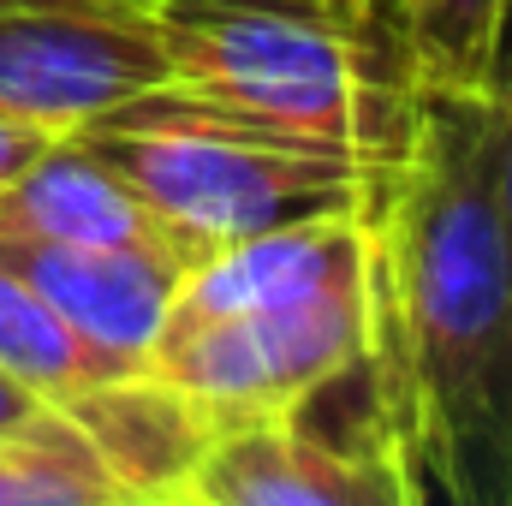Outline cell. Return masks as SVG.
<instances>
[{
	"instance_id": "6da1fadb",
	"label": "cell",
	"mask_w": 512,
	"mask_h": 506,
	"mask_svg": "<svg viewBox=\"0 0 512 506\" xmlns=\"http://www.w3.org/2000/svg\"><path fill=\"white\" fill-rule=\"evenodd\" d=\"M370 239V370L423 501L512 506V233L483 90L423 84Z\"/></svg>"
},
{
	"instance_id": "7a4b0ae2",
	"label": "cell",
	"mask_w": 512,
	"mask_h": 506,
	"mask_svg": "<svg viewBox=\"0 0 512 506\" xmlns=\"http://www.w3.org/2000/svg\"><path fill=\"white\" fill-rule=\"evenodd\" d=\"M376 346L370 215H316L197 256L143 370L215 429L298 411Z\"/></svg>"
},
{
	"instance_id": "3957f363",
	"label": "cell",
	"mask_w": 512,
	"mask_h": 506,
	"mask_svg": "<svg viewBox=\"0 0 512 506\" xmlns=\"http://www.w3.org/2000/svg\"><path fill=\"white\" fill-rule=\"evenodd\" d=\"M167 84L286 137L399 161L423 78L376 0H155Z\"/></svg>"
},
{
	"instance_id": "277c9868",
	"label": "cell",
	"mask_w": 512,
	"mask_h": 506,
	"mask_svg": "<svg viewBox=\"0 0 512 506\" xmlns=\"http://www.w3.org/2000/svg\"><path fill=\"white\" fill-rule=\"evenodd\" d=\"M78 137L108 155V167L161 215L191 262L292 221L370 215L393 173V161L286 137L173 84L102 114Z\"/></svg>"
},
{
	"instance_id": "5b68a950",
	"label": "cell",
	"mask_w": 512,
	"mask_h": 506,
	"mask_svg": "<svg viewBox=\"0 0 512 506\" xmlns=\"http://www.w3.org/2000/svg\"><path fill=\"white\" fill-rule=\"evenodd\" d=\"M167 78L155 0H0V120L66 137Z\"/></svg>"
},
{
	"instance_id": "8992f818",
	"label": "cell",
	"mask_w": 512,
	"mask_h": 506,
	"mask_svg": "<svg viewBox=\"0 0 512 506\" xmlns=\"http://www.w3.org/2000/svg\"><path fill=\"white\" fill-rule=\"evenodd\" d=\"M423 489L370 405L352 423H316V399L280 417L233 423L209 441L179 506H417Z\"/></svg>"
},
{
	"instance_id": "52a82bcc",
	"label": "cell",
	"mask_w": 512,
	"mask_h": 506,
	"mask_svg": "<svg viewBox=\"0 0 512 506\" xmlns=\"http://www.w3.org/2000/svg\"><path fill=\"white\" fill-rule=\"evenodd\" d=\"M0 262L24 274L114 370H143L191 268L185 256L143 245H54L12 233H0Z\"/></svg>"
},
{
	"instance_id": "ba28073f",
	"label": "cell",
	"mask_w": 512,
	"mask_h": 506,
	"mask_svg": "<svg viewBox=\"0 0 512 506\" xmlns=\"http://www.w3.org/2000/svg\"><path fill=\"white\" fill-rule=\"evenodd\" d=\"M102 453L114 483L131 506H179L191 471L203 465L209 441L221 435L173 381L126 370V376L90 381L66 399H54Z\"/></svg>"
},
{
	"instance_id": "9c48e42d",
	"label": "cell",
	"mask_w": 512,
	"mask_h": 506,
	"mask_svg": "<svg viewBox=\"0 0 512 506\" xmlns=\"http://www.w3.org/2000/svg\"><path fill=\"white\" fill-rule=\"evenodd\" d=\"M0 233H12V239H54V245H143V251L185 256L173 245V233L161 227V215L78 131L54 137L0 191Z\"/></svg>"
},
{
	"instance_id": "30bf717a",
	"label": "cell",
	"mask_w": 512,
	"mask_h": 506,
	"mask_svg": "<svg viewBox=\"0 0 512 506\" xmlns=\"http://www.w3.org/2000/svg\"><path fill=\"white\" fill-rule=\"evenodd\" d=\"M0 506H131L90 435L48 399L0 429Z\"/></svg>"
},
{
	"instance_id": "8fae6325",
	"label": "cell",
	"mask_w": 512,
	"mask_h": 506,
	"mask_svg": "<svg viewBox=\"0 0 512 506\" xmlns=\"http://www.w3.org/2000/svg\"><path fill=\"white\" fill-rule=\"evenodd\" d=\"M0 370L24 381L36 399H66L90 381L126 376L6 262H0Z\"/></svg>"
},
{
	"instance_id": "7c38bea8",
	"label": "cell",
	"mask_w": 512,
	"mask_h": 506,
	"mask_svg": "<svg viewBox=\"0 0 512 506\" xmlns=\"http://www.w3.org/2000/svg\"><path fill=\"white\" fill-rule=\"evenodd\" d=\"M512 0H387L423 84L483 90Z\"/></svg>"
},
{
	"instance_id": "4fadbf2b",
	"label": "cell",
	"mask_w": 512,
	"mask_h": 506,
	"mask_svg": "<svg viewBox=\"0 0 512 506\" xmlns=\"http://www.w3.org/2000/svg\"><path fill=\"white\" fill-rule=\"evenodd\" d=\"M483 96H489V120H495V191H501V215H507L512 233V6L507 24H501V48H495Z\"/></svg>"
},
{
	"instance_id": "5bb4252c",
	"label": "cell",
	"mask_w": 512,
	"mask_h": 506,
	"mask_svg": "<svg viewBox=\"0 0 512 506\" xmlns=\"http://www.w3.org/2000/svg\"><path fill=\"white\" fill-rule=\"evenodd\" d=\"M54 143V131H36V126H18V120H0V191Z\"/></svg>"
},
{
	"instance_id": "9a60e30c",
	"label": "cell",
	"mask_w": 512,
	"mask_h": 506,
	"mask_svg": "<svg viewBox=\"0 0 512 506\" xmlns=\"http://www.w3.org/2000/svg\"><path fill=\"white\" fill-rule=\"evenodd\" d=\"M36 405H48V399H36L24 381H12L6 370H0V429H12V423H24Z\"/></svg>"
},
{
	"instance_id": "2e32d148",
	"label": "cell",
	"mask_w": 512,
	"mask_h": 506,
	"mask_svg": "<svg viewBox=\"0 0 512 506\" xmlns=\"http://www.w3.org/2000/svg\"><path fill=\"white\" fill-rule=\"evenodd\" d=\"M376 6H387V0H376Z\"/></svg>"
}]
</instances>
